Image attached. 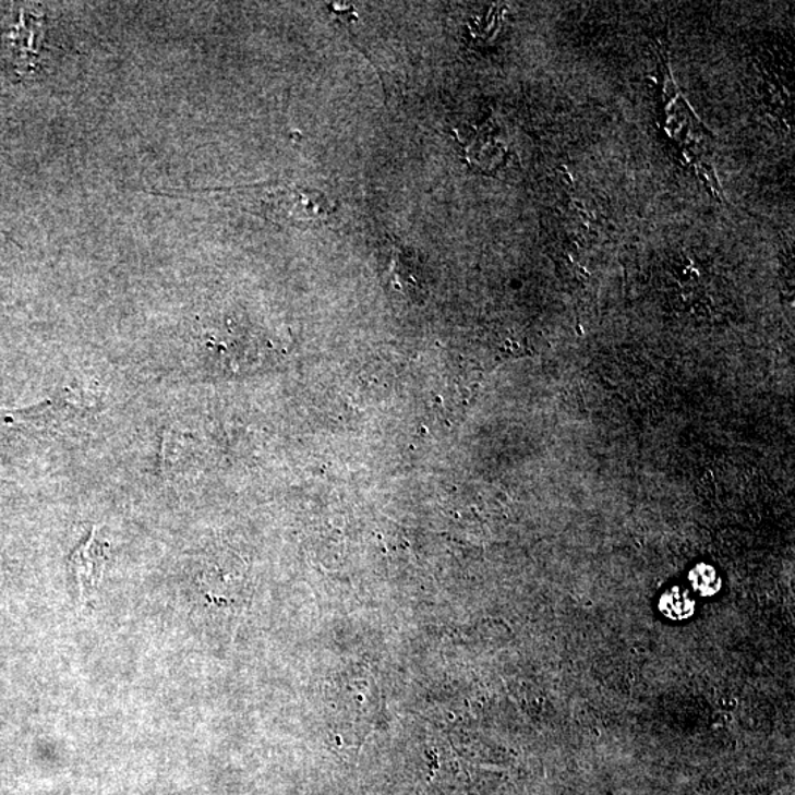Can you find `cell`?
Here are the masks:
<instances>
[{
    "instance_id": "obj_3",
    "label": "cell",
    "mask_w": 795,
    "mask_h": 795,
    "mask_svg": "<svg viewBox=\"0 0 795 795\" xmlns=\"http://www.w3.org/2000/svg\"><path fill=\"white\" fill-rule=\"evenodd\" d=\"M689 580L701 595H712L721 589V579L718 578L716 570L712 566L694 567L689 574Z\"/></svg>"
},
{
    "instance_id": "obj_2",
    "label": "cell",
    "mask_w": 795,
    "mask_h": 795,
    "mask_svg": "<svg viewBox=\"0 0 795 795\" xmlns=\"http://www.w3.org/2000/svg\"><path fill=\"white\" fill-rule=\"evenodd\" d=\"M96 530H92L79 549L70 557V570L79 588L80 600L87 601L95 594L105 569L103 545L96 541Z\"/></svg>"
},
{
    "instance_id": "obj_1",
    "label": "cell",
    "mask_w": 795,
    "mask_h": 795,
    "mask_svg": "<svg viewBox=\"0 0 795 795\" xmlns=\"http://www.w3.org/2000/svg\"><path fill=\"white\" fill-rule=\"evenodd\" d=\"M233 196L255 205L252 213L263 214L281 226L317 227L327 221L335 206L317 189L297 184H263V186L225 189Z\"/></svg>"
},
{
    "instance_id": "obj_4",
    "label": "cell",
    "mask_w": 795,
    "mask_h": 795,
    "mask_svg": "<svg viewBox=\"0 0 795 795\" xmlns=\"http://www.w3.org/2000/svg\"><path fill=\"white\" fill-rule=\"evenodd\" d=\"M663 613L667 614L668 617L684 618L691 614L692 603L688 599L687 592H680L679 589H673L663 597L662 601Z\"/></svg>"
}]
</instances>
